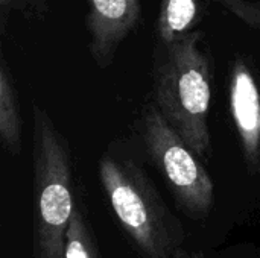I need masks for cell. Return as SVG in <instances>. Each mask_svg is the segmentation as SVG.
<instances>
[{
    "mask_svg": "<svg viewBox=\"0 0 260 258\" xmlns=\"http://www.w3.org/2000/svg\"><path fill=\"white\" fill-rule=\"evenodd\" d=\"M213 53L200 29L172 41H154L149 97L204 164L213 155Z\"/></svg>",
    "mask_w": 260,
    "mask_h": 258,
    "instance_id": "1",
    "label": "cell"
},
{
    "mask_svg": "<svg viewBox=\"0 0 260 258\" xmlns=\"http://www.w3.org/2000/svg\"><path fill=\"white\" fill-rule=\"evenodd\" d=\"M99 178L114 216L142 257H177L183 230L145 170L139 144L111 141L99 160Z\"/></svg>",
    "mask_w": 260,
    "mask_h": 258,
    "instance_id": "2",
    "label": "cell"
},
{
    "mask_svg": "<svg viewBox=\"0 0 260 258\" xmlns=\"http://www.w3.org/2000/svg\"><path fill=\"white\" fill-rule=\"evenodd\" d=\"M34 258H64V240L75 211L73 157L49 111L32 100Z\"/></svg>",
    "mask_w": 260,
    "mask_h": 258,
    "instance_id": "3",
    "label": "cell"
},
{
    "mask_svg": "<svg viewBox=\"0 0 260 258\" xmlns=\"http://www.w3.org/2000/svg\"><path fill=\"white\" fill-rule=\"evenodd\" d=\"M137 144L190 219H204L215 202V186L200 157L166 122L154 100L139 109L133 125Z\"/></svg>",
    "mask_w": 260,
    "mask_h": 258,
    "instance_id": "4",
    "label": "cell"
},
{
    "mask_svg": "<svg viewBox=\"0 0 260 258\" xmlns=\"http://www.w3.org/2000/svg\"><path fill=\"white\" fill-rule=\"evenodd\" d=\"M225 61V103L232 132L250 175L260 173V29L245 23Z\"/></svg>",
    "mask_w": 260,
    "mask_h": 258,
    "instance_id": "5",
    "label": "cell"
},
{
    "mask_svg": "<svg viewBox=\"0 0 260 258\" xmlns=\"http://www.w3.org/2000/svg\"><path fill=\"white\" fill-rule=\"evenodd\" d=\"M88 52L99 68H107L125 40L137 30L142 0H84Z\"/></svg>",
    "mask_w": 260,
    "mask_h": 258,
    "instance_id": "6",
    "label": "cell"
},
{
    "mask_svg": "<svg viewBox=\"0 0 260 258\" xmlns=\"http://www.w3.org/2000/svg\"><path fill=\"white\" fill-rule=\"evenodd\" d=\"M215 0H161L155 21V38L172 41L198 29Z\"/></svg>",
    "mask_w": 260,
    "mask_h": 258,
    "instance_id": "7",
    "label": "cell"
},
{
    "mask_svg": "<svg viewBox=\"0 0 260 258\" xmlns=\"http://www.w3.org/2000/svg\"><path fill=\"white\" fill-rule=\"evenodd\" d=\"M0 140L8 154H20L23 140V119L12 70L3 50L0 53Z\"/></svg>",
    "mask_w": 260,
    "mask_h": 258,
    "instance_id": "8",
    "label": "cell"
},
{
    "mask_svg": "<svg viewBox=\"0 0 260 258\" xmlns=\"http://www.w3.org/2000/svg\"><path fill=\"white\" fill-rule=\"evenodd\" d=\"M64 258H98L96 246L81 207H75L64 240Z\"/></svg>",
    "mask_w": 260,
    "mask_h": 258,
    "instance_id": "9",
    "label": "cell"
},
{
    "mask_svg": "<svg viewBox=\"0 0 260 258\" xmlns=\"http://www.w3.org/2000/svg\"><path fill=\"white\" fill-rule=\"evenodd\" d=\"M50 11L49 0H0V33L6 35L12 15L26 20H44Z\"/></svg>",
    "mask_w": 260,
    "mask_h": 258,
    "instance_id": "10",
    "label": "cell"
},
{
    "mask_svg": "<svg viewBox=\"0 0 260 258\" xmlns=\"http://www.w3.org/2000/svg\"><path fill=\"white\" fill-rule=\"evenodd\" d=\"M175 258H209L206 254L200 252V251H187V249H181Z\"/></svg>",
    "mask_w": 260,
    "mask_h": 258,
    "instance_id": "11",
    "label": "cell"
},
{
    "mask_svg": "<svg viewBox=\"0 0 260 258\" xmlns=\"http://www.w3.org/2000/svg\"><path fill=\"white\" fill-rule=\"evenodd\" d=\"M257 2H260V0H257Z\"/></svg>",
    "mask_w": 260,
    "mask_h": 258,
    "instance_id": "12",
    "label": "cell"
}]
</instances>
